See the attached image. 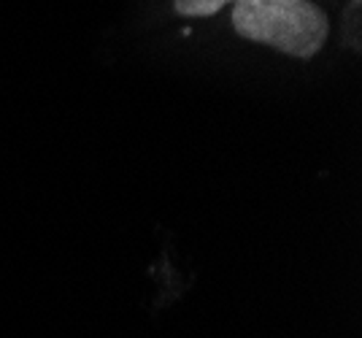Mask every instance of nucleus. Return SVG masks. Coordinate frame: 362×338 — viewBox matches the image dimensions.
<instances>
[{
    "instance_id": "f03ea898",
    "label": "nucleus",
    "mask_w": 362,
    "mask_h": 338,
    "mask_svg": "<svg viewBox=\"0 0 362 338\" xmlns=\"http://www.w3.org/2000/svg\"><path fill=\"white\" fill-rule=\"evenodd\" d=\"M227 3L235 0H173V8L181 16H214Z\"/></svg>"
},
{
    "instance_id": "7ed1b4c3",
    "label": "nucleus",
    "mask_w": 362,
    "mask_h": 338,
    "mask_svg": "<svg viewBox=\"0 0 362 338\" xmlns=\"http://www.w3.org/2000/svg\"><path fill=\"white\" fill-rule=\"evenodd\" d=\"M360 8H362V0H351L346 8V14H344V44L354 49V52H360Z\"/></svg>"
},
{
    "instance_id": "f257e3e1",
    "label": "nucleus",
    "mask_w": 362,
    "mask_h": 338,
    "mask_svg": "<svg viewBox=\"0 0 362 338\" xmlns=\"http://www.w3.org/2000/svg\"><path fill=\"white\" fill-rule=\"evenodd\" d=\"M235 33L289 57L311 60L327 41V16L311 0H235Z\"/></svg>"
}]
</instances>
